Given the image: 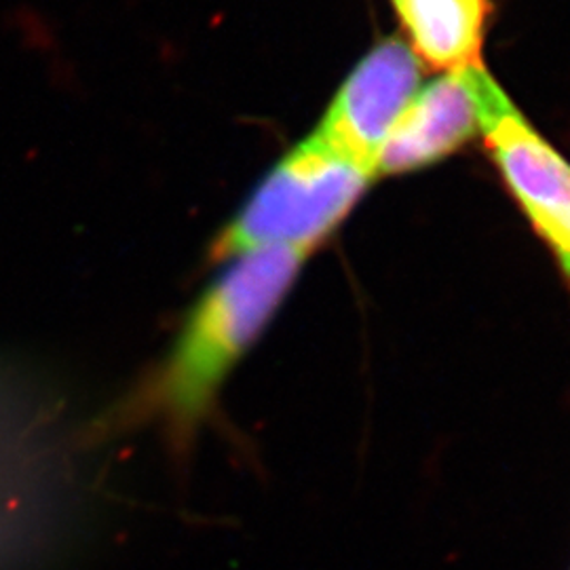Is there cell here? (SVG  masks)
I'll list each match as a JSON object with an SVG mask.
<instances>
[{"instance_id":"obj_3","label":"cell","mask_w":570,"mask_h":570,"mask_svg":"<svg viewBox=\"0 0 570 570\" xmlns=\"http://www.w3.org/2000/svg\"><path fill=\"white\" fill-rule=\"evenodd\" d=\"M490 157L532 228L570 277V164L494 82L482 129Z\"/></svg>"},{"instance_id":"obj_2","label":"cell","mask_w":570,"mask_h":570,"mask_svg":"<svg viewBox=\"0 0 570 570\" xmlns=\"http://www.w3.org/2000/svg\"><path fill=\"white\" fill-rule=\"evenodd\" d=\"M376 176L348 155L311 136L279 159L209 247L226 263L252 249L294 247L308 252L341 225Z\"/></svg>"},{"instance_id":"obj_6","label":"cell","mask_w":570,"mask_h":570,"mask_svg":"<svg viewBox=\"0 0 570 570\" xmlns=\"http://www.w3.org/2000/svg\"><path fill=\"white\" fill-rule=\"evenodd\" d=\"M416 56L440 70L480 66L487 0H393Z\"/></svg>"},{"instance_id":"obj_5","label":"cell","mask_w":570,"mask_h":570,"mask_svg":"<svg viewBox=\"0 0 570 570\" xmlns=\"http://www.w3.org/2000/svg\"><path fill=\"white\" fill-rule=\"evenodd\" d=\"M494 79L484 66L450 70L419 89L379 150L376 176L442 161L482 129Z\"/></svg>"},{"instance_id":"obj_1","label":"cell","mask_w":570,"mask_h":570,"mask_svg":"<svg viewBox=\"0 0 570 570\" xmlns=\"http://www.w3.org/2000/svg\"><path fill=\"white\" fill-rule=\"evenodd\" d=\"M308 252L263 247L226 261L183 320L161 364L122 407V421L161 425L188 449L220 389L289 294Z\"/></svg>"},{"instance_id":"obj_4","label":"cell","mask_w":570,"mask_h":570,"mask_svg":"<svg viewBox=\"0 0 570 570\" xmlns=\"http://www.w3.org/2000/svg\"><path fill=\"white\" fill-rule=\"evenodd\" d=\"M419 56L397 39L379 42L346 77L315 136L374 176L379 150L421 89Z\"/></svg>"}]
</instances>
